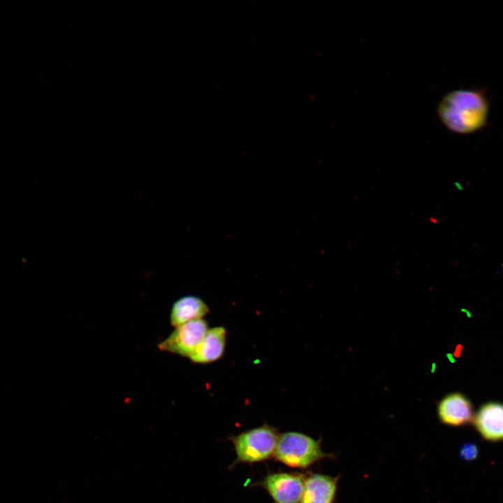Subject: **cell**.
Masks as SVG:
<instances>
[{
	"mask_svg": "<svg viewBox=\"0 0 503 503\" xmlns=\"http://www.w3.org/2000/svg\"><path fill=\"white\" fill-rule=\"evenodd\" d=\"M209 309L205 302L194 296H186L177 300L170 312V323L176 328L187 322L201 319Z\"/></svg>",
	"mask_w": 503,
	"mask_h": 503,
	"instance_id": "10",
	"label": "cell"
},
{
	"mask_svg": "<svg viewBox=\"0 0 503 503\" xmlns=\"http://www.w3.org/2000/svg\"><path fill=\"white\" fill-rule=\"evenodd\" d=\"M226 330L224 327L208 329L204 338L189 358L195 363H209L220 358L224 351Z\"/></svg>",
	"mask_w": 503,
	"mask_h": 503,
	"instance_id": "9",
	"label": "cell"
},
{
	"mask_svg": "<svg viewBox=\"0 0 503 503\" xmlns=\"http://www.w3.org/2000/svg\"><path fill=\"white\" fill-rule=\"evenodd\" d=\"M437 416L446 425L459 427L472 422L473 407L471 402L460 393H453L443 398L437 404Z\"/></svg>",
	"mask_w": 503,
	"mask_h": 503,
	"instance_id": "6",
	"label": "cell"
},
{
	"mask_svg": "<svg viewBox=\"0 0 503 503\" xmlns=\"http://www.w3.org/2000/svg\"><path fill=\"white\" fill-rule=\"evenodd\" d=\"M489 110V100L482 90L459 89L447 93L439 102L437 111L446 129L465 135L486 126Z\"/></svg>",
	"mask_w": 503,
	"mask_h": 503,
	"instance_id": "1",
	"label": "cell"
},
{
	"mask_svg": "<svg viewBox=\"0 0 503 503\" xmlns=\"http://www.w3.org/2000/svg\"><path fill=\"white\" fill-rule=\"evenodd\" d=\"M478 455L477 446L473 443L465 444L460 450V456L465 460H474Z\"/></svg>",
	"mask_w": 503,
	"mask_h": 503,
	"instance_id": "11",
	"label": "cell"
},
{
	"mask_svg": "<svg viewBox=\"0 0 503 503\" xmlns=\"http://www.w3.org/2000/svg\"><path fill=\"white\" fill-rule=\"evenodd\" d=\"M208 330L203 319L187 322L175 329L157 344L161 351H166L185 358H189L200 344Z\"/></svg>",
	"mask_w": 503,
	"mask_h": 503,
	"instance_id": "5",
	"label": "cell"
},
{
	"mask_svg": "<svg viewBox=\"0 0 503 503\" xmlns=\"http://www.w3.org/2000/svg\"><path fill=\"white\" fill-rule=\"evenodd\" d=\"M274 457L289 467L306 469L322 460L334 458L335 455L322 450L321 440L291 431L279 434Z\"/></svg>",
	"mask_w": 503,
	"mask_h": 503,
	"instance_id": "2",
	"label": "cell"
},
{
	"mask_svg": "<svg viewBox=\"0 0 503 503\" xmlns=\"http://www.w3.org/2000/svg\"><path fill=\"white\" fill-rule=\"evenodd\" d=\"M472 423L486 441L503 440V404L488 402L482 405L474 415Z\"/></svg>",
	"mask_w": 503,
	"mask_h": 503,
	"instance_id": "7",
	"label": "cell"
},
{
	"mask_svg": "<svg viewBox=\"0 0 503 503\" xmlns=\"http://www.w3.org/2000/svg\"><path fill=\"white\" fill-rule=\"evenodd\" d=\"M340 478L319 473L306 476L300 503H334Z\"/></svg>",
	"mask_w": 503,
	"mask_h": 503,
	"instance_id": "8",
	"label": "cell"
},
{
	"mask_svg": "<svg viewBox=\"0 0 503 503\" xmlns=\"http://www.w3.org/2000/svg\"><path fill=\"white\" fill-rule=\"evenodd\" d=\"M279 436L276 428L264 424L228 437L235 452L229 469L240 463L254 464L274 457Z\"/></svg>",
	"mask_w": 503,
	"mask_h": 503,
	"instance_id": "3",
	"label": "cell"
},
{
	"mask_svg": "<svg viewBox=\"0 0 503 503\" xmlns=\"http://www.w3.org/2000/svg\"><path fill=\"white\" fill-rule=\"evenodd\" d=\"M306 476L299 472L268 474L253 486L264 489L273 503H300Z\"/></svg>",
	"mask_w": 503,
	"mask_h": 503,
	"instance_id": "4",
	"label": "cell"
}]
</instances>
